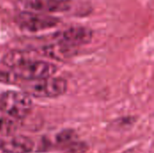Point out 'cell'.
I'll return each mask as SVG.
<instances>
[{"mask_svg": "<svg viewBox=\"0 0 154 153\" xmlns=\"http://www.w3.org/2000/svg\"><path fill=\"white\" fill-rule=\"evenodd\" d=\"M3 63L12 70L17 82L52 77L57 71V66L53 63L32 59L23 51L7 53L3 59Z\"/></svg>", "mask_w": 154, "mask_h": 153, "instance_id": "cell-1", "label": "cell"}, {"mask_svg": "<svg viewBox=\"0 0 154 153\" xmlns=\"http://www.w3.org/2000/svg\"><path fill=\"white\" fill-rule=\"evenodd\" d=\"M21 87L23 91L30 96L51 98L63 95L67 90V82L60 78L49 77L36 80H28L22 84Z\"/></svg>", "mask_w": 154, "mask_h": 153, "instance_id": "cell-2", "label": "cell"}, {"mask_svg": "<svg viewBox=\"0 0 154 153\" xmlns=\"http://www.w3.org/2000/svg\"><path fill=\"white\" fill-rule=\"evenodd\" d=\"M32 109V101L26 93L7 91L0 97V110L13 119H23Z\"/></svg>", "mask_w": 154, "mask_h": 153, "instance_id": "cell-3", "label": "cell"}, {"mask_svg": "<svg viewBox=\"0 0 154 153\" xmlns=\"http://www.w3.org/2000/svg\"><path fill=\"white\" fill-rule=\"evenodd\" d=\"M16 24L23 30L28 32H39L56 26L60 20L55 16H51L43 13L23 11L15 17Z\"/></svg>", "mask_w": 154, "mask_h": 153, "instance_id": "cell-4", "label": "cell"}, {"mask_svg": "<svg viewBox=\"0 0 154 153\" xmlns=\"http://www.w3.org/2000/svg\"><path fill=\"white\" fill-rule=\"evenodd\" d=\"M92 39V31L86 27L75 26L60 32L54 35V40L58 44L69 49L88 43Z\"/></svg>", "mask_w": 154, "mask_h": 153, "instance_id": "cell-5", "label": "cell"}, {"mask_svg": "<svg viewBox=\"0 0 154 153\" xmlns=\"http://www.w3.org/2000/svg\"><path fill=\"white\" fill-rule=\"evenodd\" d=\"M19 5L27 11L38 13H60L69 8V0H18Z\"/></svg>", "mask_w": 154, "mask_h": 153, "instance_id": "cell-6", "label": "cell"}, {"mask_svg": "<svg viewBox=\"0 0 154 153\" xmlns=\"http://www.w3.org/2000/svg\"><path fill=\"white\" fill-rule=\"evenodd\" d=\"M34 149V142L26 136L7 135L0 140V150L5 153H30Z\"/></svg>", "mask_w": 154, "mask_h": 153, "instance_id": "cell-7", "label": "cell"}, {"mask_svg": "<svg viewBox=\"0 0 154 153\" xmlns=\"http://www.w3.org/2000/svg\"><path fill=\"white\" fill-rule=\"evenodd\" d=\"M16 129L15 123L8 116L0 115V134L1 135H11Z\"/></svg>", "mask_w": 154, "mask_h": 153, "instance_id": "cell-8", "label": "cell"}, {"mask_svg": "<svg viewBox=\"0 0 154 153\" xmlns=\"http://www.w3.org/2000/svg\"><path fill=\"white\" fill-rule=\"evenodd\" d=\"M75 133L71 130H64L57 135V142L60 144H66L74 138Z\"/></svg>", "mask_w": 154, "mask_h": 153, "instance_id": "cell-9", "label": "cell"}]
</instances>
